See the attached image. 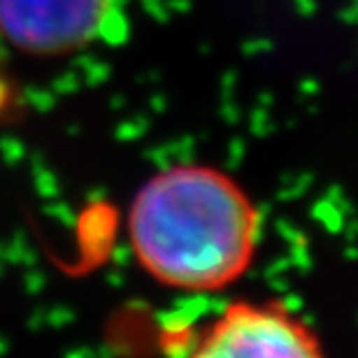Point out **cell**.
Here are the masks:
<instances>
[{
	"instance_id": "1",
	"label": "cell",
	"mask_w": 358,
	"mask_h": 358,
	"mask_svg": "<svg viewBox=\"0 0 358 358\" xmlns=\"http://www.w3.org/2000/svg\"><path fill=\"white\" fill-rule=\"evenodd\" d=\"M128 245L156 284L217 293L245 277L263 235V214L238 179L207 163L154 173L128 207Z\"/></svg>"
},
{
	"instance_id": "3",
	"label": "cell",
	"mask_w": 358,
	"mask_h": 358,
	"mask_svg": "<svg viewBox=\"0 0 358 358\" xmlns=\"http://www.w3.org/2000/svg\"><path fill=\"white\" fill-rule=\"evenodd\" d=\"M119 0H0V38L33 59H59L105 40Z\"/></svg>"
},
{
	"instance_id": "2",
	"label": "cell",
	"mask_w": 358,
	"mask_h": 358,
	"mask_svg": "<svg viewBox=\"0 0 358 358\" xmlns=\"http://www.w3.org/2000/svg\"><path fill=\"white\" fill-rule=\"evenodd\" d=\"M184 358H328L317 331L279 300H235Z\"/></svg>"
}]
</instances>
